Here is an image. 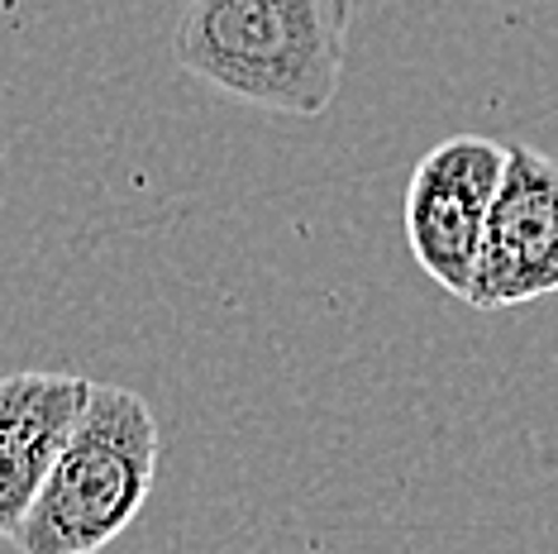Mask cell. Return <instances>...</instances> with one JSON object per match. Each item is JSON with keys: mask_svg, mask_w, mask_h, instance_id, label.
<instances>
[{"mask_svg": "<svg viewBox=\"0 0 558 554\" xmlns=\"http://www.w3.org/2000/svg\"><path fill=\"white\" fill-rule=\"evenodd\" d=\"M349 24V0H192L172 58L220 96L320 120L344 82Z\"/></svg>", "mask_w": 558, "mask_h": 554, "instance_id": "1", "label": "cell"}, {"mask_svg": "<svg viewBox=\"0 0 558 554\" xmlns=\"http://www.w3.org/2000/svg\"><path fill=\"white\" fill-rule=\"evenodd\" d=\"M162 431L138 393L92 383L86 411L15 531L20 554H100L138 521L158 483Z\"/></svg>", "mask_w": 558, "mask_h": 554, "instance_id": "2", "label": "cell"}, {"mask_svg": "<svg viewBox=\"0 0 558 554\" xmlns=\"http://www.w3.org/2000/svg\"><path fill=\"white\" fill-rule=\"evenodd\" d=\"M501 168L506 144L487 134H453L415 162L405 186V244L425 277H435L453 297H468L473 287Z\"/></svg>", "mask_w": 558, "mask_h": 554, "instance_id": "3", "label": "cell"}, {"mask_svg": "<svg viewBox=\"0 0 558 554\" xmlns=\"http://www.w3.org/2000/svg\"><path fill=\"white\" fill-rule=\"evenodd\" d=\"M558 292V158L535 144H506L468 306L506 311Z\"/></svg>", "mask_w": 558, "mask_h": 554, "instance_id": "4", "label": "cell"}, {"mask_svg": "<svg viewBox=\"0 0 558 554\" xmlns=\"http://www.w3.org/2000/svg\"><path fill=\"white\" fill-rule=\"evenodd\" d=\"M92 377L10 373L0 377V540H15L62 445L77 431Z\"/></svg>", "mask_w": 558, "mask_h": 554, "instance_id": "5", "label": "cell"}]
</instances>
